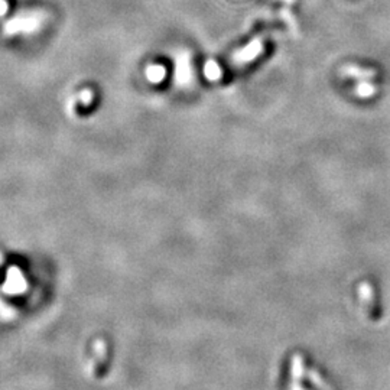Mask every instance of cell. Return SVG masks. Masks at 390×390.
<instances>
[{"label": "cell", "instance_id": "6da1fadb", "mask_svg": "<svg viewBox=\"0 0 390 390\" xmlns=\"http://www.w3.org/2000/svg\"><path fill=\"white\" fill-rule=\"evenodd\" d=\"M345 74H349L354 78H371L374 77L378 72H376V69H371V68H360V67H345L344 69Z\"/></svg>", "mask_w": 390, "mask_h": 390}, {"label": "cell", "instance_id": "7a4b0ae2", "mask_svg": "<svg viewBox=\"0 0 390 390\" xmlns=\"http://www.w3.org/2000/svg\"><path fill=\"white\" fill-rule=\"evenodd\" d=\"M282 2L289 3V5H292V3H295V2H296V0H282Z\"/></svg>", "mask_w": 390, "mask_h": 390}]
</instances>
